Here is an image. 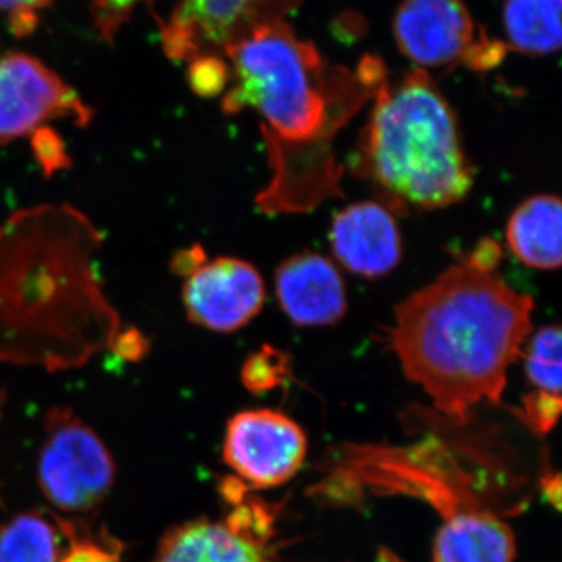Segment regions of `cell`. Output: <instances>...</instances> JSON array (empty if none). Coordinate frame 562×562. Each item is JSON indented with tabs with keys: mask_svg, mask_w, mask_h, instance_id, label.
Wrapping results in <instances>:
<instances>
[{
	"mask_svg": "<svg viewBox=\"0 0 562 562\" xmlns=\"http://www.w3.org/2000/svg\"><path fill=\"white\" fill-rule=\"evenodd\" d=\"M224 52L232 87L222 111L254 109L262 117L272 169L257 195L262 213H306L341 195L342 166L333 140L383 83L382 63L372 58L357 72L330 66L286 21L255 29Z\"/></svg>",
	"mask_w": 562,
	"mask_h": 562,
	"instance_id": "6da1fadb",
	"label": "cell"
},
{
	"mask_svg": "<svg viewBox=\"0 0 562 562\" xmlns=\"http://www.w3.org/2000/svg\"><path fill=\"white\" fill-rule=\"evenodd\" d=\"M102 243L69 203L16 211L0 225V361L61 371L109 349L122 325L98 271Z\"/></svg>",
	"mask_w": 562,
	"mask_h": 562,
	"instance_id": "7a4b0ae2",
	"label": "cell"
},
{
	"mask_svg": "<svg viewBox=\"0 0 562 562\" xmlns=\"http://www.w3.org/2000/svg\"><path fill=\"white\" fill-rule=\"evenodd\" d=\"M532 308L530 295L462 261L397 306L391 346L406 376L462 420L473 406L501 401Z\"/></svg>",
	"mask_w": 562,
	"mask_h": 562,
	"instance_id": "3957f363",
	"label": "cell"
},
{
	"mask_svg": "<svg viewBox=\"0 0 562 562\" xmlns=\"http://www.w3.org/2000/svg\"><path fill=\"white\" fill-rule=\"evenodd\" d=\"M362 131L353 169L371 181L395 213L436 210L462 201L473 166L462 147L452 106L427 72L414 69L398 83L383 81Z\"/></svg>",
	"mask_w": 562,
	"mask_h": 562,
	"instance_id": "277c9868",
	"label": "cell"
},
{
	"mask_svg": "<svg viewBox=\"0 0 562 562\" xmlns=\"http://www.w3.org/2000/svg\"><path fill=\"white\" fill-rule=\"evenodd\" d=\"M116 462L109 447L68 406H55L44 419L38 484L46 501L66 517H91L109 497Z\"/></svg>",
	"mask_w": 562,
	"mask_h": 562,
	"instance_id": "5b68a950",
	"label": "cell"
},
{
	"mask_svg": "<svg viewBox=\"0 0 562 562\" xmlns=\"http://www.w3.org/2000/svg\"><path fill=\"white\" fill-rule=\"evenodd\" d=\"M95 110L38 58L21 52L0 55V146L31 136L50 121L87 127Z\"/></svg>",
	"mask_w": 562,
	"mask_h": 562,
	"instance_id": "8992f818",
	"label": "cell"
},
{
	"mask_svg": "<svg viewBox=\"0 0 562 562\" xmlns=\"http://www.w3.org/2000/svg\"><path fill=\"white\" fill-rule=\"evenodd\" d=\"M303 0H180L161 27L162 50L173 61L224 50L262 25L284 22Z\"/></svg>",
	"mask_w": 562,
	"mask_h": 562,
	"instance_id": "52a82bcc",
	"label": "cell"
},
{
	"mask_svg": "<svg viewBox=\"0 0 562 562\" xmlns=\"http://www.w3.org/2000/svg\"><path fill=\"white\" fill-rule=\"evenodd\" d=\"M308 442L297 422L273 409L235 414L227 424L224 460L258 490L281 486L301 471Z\"/></svg>",
	"mask_w": 562,
	"mask_h": 562,
	"instance_id": "ba28073f",
	"label": "cell"
},
{
	"mask_svg": "<svg viewBox=\"0 0 562 562\" xmlns=\"http://www.w3.org/2000/svg\"><path fill=\"white\" fill-rule=\"evenodd\" d=\"M261 273L249 261L221 257L184 280L181 302L191 324L232 333L250 324L265 305Z\"/></svg>",
	"mask_w": 562,
	"mask_h": 562,
	"instance_id": "9c48e42d",
	"label": "cell"
},
{
	"mask_svg": "<svg viewBox=\"0 0 562 562\" xmlns=\"http://www.w3.org/2000/svg\"><path fill=\"white\" fill-rule=\"evenodd\" d=\"M395 40L409 60L427 68L468 65L486 38L476 36L475 22L461 0H405L394 21Z\"/></svg>",
	"mask_w": 562,
	"mask_h": 562,
	"instance_id": "30bf717a",
	"label": "cell"
},
{
	"mask_svg": "<svg viewBox=\"0 0 562 562\" xmlns=\"http://www.w3.org/2000/svg\"><path fill=\"white\" fill-rule=\"evenodd\" d=\"M333 255L357 276H386L402 258L397 222L379 202H358L336 214L331 222Z\"/></svg>",
	"mask_w": 562,
	"mask_h": 562,
	"instance_id": "8fae6325",
	"label": "cell"
},
{
	"mask_svg": "<svg viewBox=\"0 0 562 562\" xmlns=\"http://www.w3.org/2000/svg\"><path fill=\"white\" fill-rule=\"evenodd\" d=\"M276 292L284 314L299 327L333 325L347 313L341 273L316 251H302L281 262Z\"/></svg>",
	"mask_w": 562,
	"mask_h": 562,
	"instance_id": "7c38bea8",
	"label": "cell"
},
{
	"mask_svg": "<svg viewBox=\"0 0 562 562\" xmlns=\"http://www.w3.org/2000/svg\"><path fill=\"white\" fill-rule=\"evenodd\" d=\"M151 562H268L261 539L227 522L195 519L166 531Z\"/></svg>",
	"mask_w": 562,
	"mask_h": 562,
	"instance_id": "4fadbf2b",
	"label": "cell"
},
{
	"mask_svg": "<svg viewBox=\"0 0 562 562\" xmlns=\"http://www.w3.org/2000/svg\"><path fill=\"white\" fill-rule=\"evenodd\" d=\"M516 538L508 524L484 508L443 520L432 562H514Z\"/></svg>",
	"mask_w": 562,
	"mask_h": 562,
	"instance_id": "5bb4252c",
	"label": "cell"
},
{
	"mask_svg": "<svg viewBox=\"0 0 562 562\" xmlns=\"http://www.w3.org/2000/svg\"><path fill=\"white\" fill-rule=\"evenodd\" d=\"M561 201L557 195H535L509 217L506 241L524 265L552 271L561 266Z\"/></svg>",
	"mask_w": 562,
	"mask_h": 562,
	"instance_id": "9a60e30c",
	"label": "cell"
},
{
	"mask_svg": "<svg viewBox=\"0 0 562 562\" xmlns=\"http://www.w3.org/2000/svg\"><path fill=\"white\" fill-rule=\"evenodd\" d=\"M503 21L514 49L532 55L560 50L561 0H508Z\"/></svg>",
	"mask_w": 562,
	"mask_h": 562,
	"instance_id": "2e32d148",
	"label": "cell"
},
{
	"mask_svg": "<svg viewBox=\"0 0 562 562\" xmlns=\"http://www.w3.org/2000/svg\"><path fill=\"white\" fill-rule=\"evenodd\" d=\"M60 531L38 512H24L0 524V562H57Z\"/></svg>",
	"mask_w": 562,
	"mask_h": 562,
	"instance_id": "e0dca14e",
	"label": "cell"
},
{
	"mask_svg": "<svg viewBox=\"0 0 562 562\" xmlns=\"http://www.w3.org/2000/svg\"><path fill=\"white\" fill-rule=\"evenodd\" d=\"M50 517L66 539L57 562H122L125 543L103 525L92 524L91 517H66L57 513H50Z\"/></svg>",
	"mask_w": 562,
	"mask_h": 562,
	"instance_id": "ac0fdd59",
	"label": "cell"
},
{
	"mask_svg": "<svg viewBox=\"0 0 562 562\" xmlns=\"http://www.w3.org/2000/svg\"><path fill=\"white\" fill-rule=\"evenodd\" d=\"M561 328L549 325L532 336L525 351V372L535 391L561 397Z\"/></svg>",
	"mask_w": 562,
	"mask_h": 562,
	"instance_id": "d6986e66",
	"label": "cell"
},
{
	"mask_svg": "<svg viewBox=\"0 0 562 562\" xmlns=\"http://www.w3.org/2000/svg\"><path fill=\"white\" fill-rule=\"evenodd\" d=\"M231 77L227 63L214 54L192 58L188 68V83L191 90L205 99L216 98L224 92L231 83Z\"/></svg>",
	"mask_w": 562,
	"mask_h": 562,
	"instance_id": "ffe728a7",
	"label": "cell"
},
{
	"mask_svg": "<svg viewBox=\"0 0 562 562\" xmlns=\"http://www.w3.org/2000/svg\"><path fill=\"white\" fill-rule=\"evenodd\" d=\"M31 147L35 161L38 162L41 172L50 179L55 173L66 171L72 166L65 139L60 133L49 125H43L31 135Z\"/></svg>",
	"mask_w": 562,
	"mask_h": 562,
	"instance_id": "44dd1931",
	"label": "cell"
},
{
	"mask_svg": "<svg viewBox=\"0 0 562 562\" xmlns=\"http://www.w3.org/2000/svg\"><path fill=\"white\" fill-rule=\"evenodd\" d=\"M286 358L279 350L265 347L251 355L243 368V382L247 390L260 392L271 390L284 375Z\"/></svg>",
	"mask_w": 562,
	"mask_h": 562,
	"instance_id": "7402d4cb",
	"label": "cell"
},
{
	"mask_svg": "<svg viewBox=\"0 0 562 562\" xmlns=\"http://www.w3.org/2000/svg\"><path fill=\"white\" fill-rule=\"evenodd\" d=\"M147 0H91L92 18L102 38L113 41L133 11Z\"/></svg>",
	"mask_w": 562,
	"mask_h": 562,
	"instance_id": "603a6c76",
	"label": "cell"
},
{
	"mask_svg": "<svg viewBox=\"0 0 562 562\" xmlns=\"http://www.w3.org/2000/svg\"><path fill=\"white\" fill-rule=\"evenodd\" d=\"M561 413V397L531 392L524 401V416L535 431L546 435L557 425Z\"/></svg>",
	"mask_w": 562,
	"mask_h": 562,
	"instance_id": "cb8c5ba5",
	"label": "cell"
},
{
	"mask_svg": "<svg viewBox=\"0 0 562 562\" xmlns=\"http://www.w3.org/2000/svg\"><path fill=\"white\" fill-rule=\"evenodd\" d=\"M50 0H0V10L9 13L11 32L27 36L38 25V13L49 5Z\"/></svg>",
	"mask_w": 562,
	"mask_h": 562,
	"instance_id": "d4e9b609",
	"label": "cell"
},
{
	"mask_svg": "<svg viewBox=\"0 0 562 562\" xmlns=\"http://www.w3.org/2000/svg\"><path fill=\"white\" fill-rule=\"evenodd\" d=\"M109 349L121 360L139 362L149 355L150 339L138 327H121L111 339Z\"/></svg>",
	"mask_w": 562,
	"mask_h": 562,
	"instance_id": "484cf974",
	"label": "cell"
},
{
	"mask_svg": "<svg viewBox=\"0 0 562 562\" xmlns=\"http://www.w3.org/2000/svg\"><path fill=\"white\" fill-rule=\"evenodd\" d=\"M206 260V251L201 244H192L190 247L173 251L169 268L172 273L187 280L192 273L198 272Z\"/></svg>",
	"mask_w": 562,
	"mask_h": 562,
	"instance_id": "4316f807",
	"label": "cell"
},
{
	"mask_svg": "<svg viewBox=\"0 0 562 562\" xmlns=\"http://www.w3.org/2000/svg\"><path fill=\"white\" fill-rule=\"evenodd\" d=\"M501 260V244L494 241V239L487 238L476 244L475 250H473L464 261L471 265L472 268H475L476 271L494 273Z\"/></svg>",
	"mask_w": 562,
	"mask_h": 562,
	"instance_id": "83f0119b",
	"label": "cell"
},
{
	"mask_svg": "<svg viewBox=\"0 0 562 562\" xmlns=\"http://www.w3.org/2000/svg\"><path fill=\"white\" fill-rule=\"evenodd\" d=\"M5 391L0 387V419H2V413H3V405H5Z\"/></svg>",
	"mask_w": 562,
	"mask_h": 562,
	"instance_id": "f1b7e54d",
	"label": "cell"
}]
</instances>
